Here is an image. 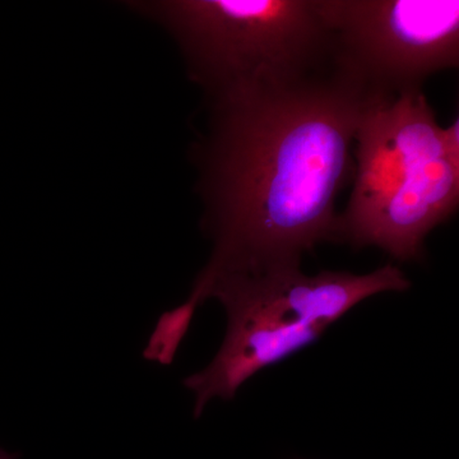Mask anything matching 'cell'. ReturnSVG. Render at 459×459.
Here are the masks:
<instances>
[{
	"label": "cell",
	"instance_id": "obj_1",
	"mask_svg": "<svg viewBox=\"0 0 459 459\" xmlns=\"http://www.w3.org/2000/svg\"><path fill=\"white\" fill-rule=\"evenodd\" d=\"M371 100L338 65L210 100L195 159L213 253L198 279L300 267L305 253L341 241L336 202Z\"/></svg>",
	"mask_w": 459,
	"mask_h": 459
},
{
	"label": "cell",
	"instance_id": "obj_2",
	"mask_svg": "<svg viewBox=\"0 0 459 459\" xmlns=\"http://www.w3.org/2000/svg\"><path fill=\"white\" fill-rule=\"evenodd\" d=\"M352 193L341 243L420 258L424 241L459 204V120L437 123L424 91L374 99L353 143Z\"/></svg>",
	"mask_w": 459,
	"mask_h": 459
},
{
	"label": "cell",
	"instance_id": "obj_3",
	"mask_svg": "<svg viewBox=\"0 0 459 459\" xmlns=\"http://www.w3.org/2000/svg\"><path fill=\"white\" fill-rule=\"evenodd\" d=\"M410 286L392 263L367 274L323 271L307 276L300 267H276L197 279L181 312L193 319L199 305L217 299L228 314V331L212 362L184 382L195 394V418L212 398L231 400L258 371L318 340L365 299Z\"/></svg>",
	"mask_w": 459,
	"mask_h": 459
},
{
	"label": "cell",
	"instance_id": "obj_4",
	"mask_svg": "<svg viewBox=\"0 0 459 459\" xmlns=\"http://www.w3.org/2000/svg\"><path fill=\"white\" fill-rule=\"evenodd\" d=\"M141 7L171 33L208 100L301 82L337 65L316 0H162Z\"/></svg>",
	"mask_w": 459,
	"mask_h": 459
},
{
	"label": "cell",
	"instance_id": "obj_5",
	"mask_svg": "<svg viewBox=\"0 0 459 459\" xmlns=\"http://www.w3.org/2000/svg\"><path fill=\"white\" fill-rule=\"evenodd\" d=\"M336 65L374 99L424 91L459 66L458 0H316Z\"/></svg>",
	"mask_w": 459,
	"mask_h": 459
},
{
	"label": "cell",
	"instance_id": "obj_6",
	"mask_svg": "<svg viewBox=\"0 0 459 459\" xmlns=\"http://www.w3.org/2000/svg\"><path fill=\"white\" fill-rule=\"evenodd\" d=\"M0 459H17V455L0 449Z\"/></svg>",
	"mask_w": 459,
	"mask_h": 459
}]
</instances>
